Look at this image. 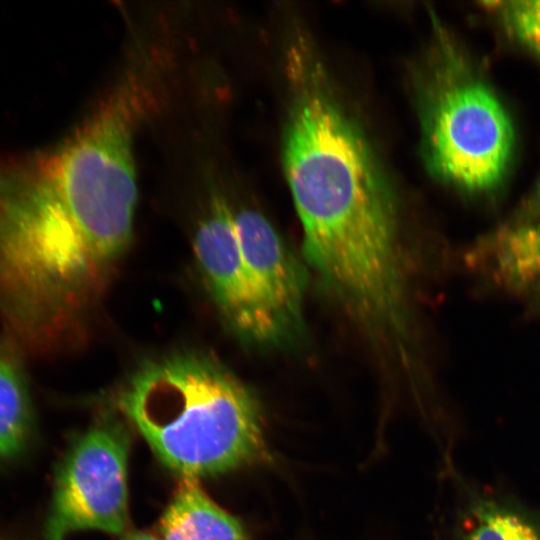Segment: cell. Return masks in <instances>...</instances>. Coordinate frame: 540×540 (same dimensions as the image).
Returning <instances> with one entry per match:
<instances>
[{"label":"cell","instance_id":"obj_2","mask_svg":"<svg viewBox=\"0 0 540 540\" xmlns=\"http://www.w3.org/2000/svg\"><path fill=\"white\" fill-rule=\"evenodd\" d=\"M118 404L159 459L184 478L268 462L255 393L211 355L182 351L142 363Z\"/></svg>","mask_w":540,"mask_h":540},{"label":"cell","instance_id":"obj_10","mask_svg":"<svg viewBox=\"0 0 540 540\" xmlns=\"http://www.w3.org/2000/svg\"><path fill=\"white\" fill-rule=\"evenodd\" d=\"M31 400L16 360L0 349V457L17 454L31 426Z\"/></svg>","mask_w":540,"mask_h":540},{"label":"cell","instance_id":"obj_11","mask_svg":"<svg viewBox=\"0 0 540 540\" xmlns=\"http://www.w3.org/2000/svg\"><path fill=\"white\" fill-rule=\"evenodd\" d=\"M506 31L540 58V0L491 2Z\"/></svg>","mask_w":540,"mask_h":540},{"label":"cell","instance_id":"obj_12","mask_svg":"<svg viewBox=\"0 0 540 540\" xmlns=\"http://www.w3.org/2000/svg\"><path fill=\"white\" fill-rule=\"evenodd\" d=\"M540 218V178L533 190L503 224L516 226L533 222Z\"/></svg>","mask_w":540,"mask_h":540},{"label":"cell","instance_id":"obj_14","mask_svg":"<svg viewBox=\"0 0 540 540\" xmlns=\"http://www.w3.org/2000/svg\"><path fill=\"white\" fill-rule=\"evenodd\" d=\"M122 540H159L155 537H153L149 533L145 532H133L128 535H126Z\"/></svg>","mask_w":540,"mask_h":540},{"label":"cell","instance_id":"obj_7","mask_svg":"<svg viewBox=\"0 0 540 540\" xmlns=\"http://www.w3.org/2000/svg\"><path fill=\"white\" fill-rule=\"evenodd\" d=\"M234 219L252 281L289 338L302 327L306 273L263 215L242 209Z\"/></svg>","mask_w":540,"mask_h":540},{"label":"cell","instance_id":"obj_6","mask_svg":"<svg viewBox=\"0 0 540 540\" xmlns=\"http://www.w3.org/2000/svg\"><path fill=\"white\" fill-rule=\"evenodd\" d=\"M441 473L451 489L452 540H540V507L506 481L479 480L457 465Z\"/></svg>","mask_w":540,"mask_h":540},{"label":"cell","instance_id":"obj_8","mask_svg":"<svg viewBox=\"0 0 540 540\" xmlns=\"http://www.w3.org/2000/svg\"><path fill=\"white\" fill-rule=\"evenodd\" d=\"M465 261L489 288L524 296L540 280V218L522 225H501L479 237Z\"/></svg>","mask_w":540,"mask_h":540},{"label":"cell","instance_id":"obj_13","mask_svg":"<svg viewBox=\"0 0 540 540\" xmlns=\"http://www.w3.org/2000/svg\"><path fill=\"white\" fill-rule=\"evenodd\" d=\"M525 314L529 317H540V280L525 295Z\"/></svg>","mask_w":540,"mask_h":540},{"label":"cell","instance_id":"obj_3","mask_svg":"<svg viewBox=\"0 0 540 540\" xmlns=\"http://www.w3.org/2000/svg\"><path fill=\"white\" fill-rule=\"evenodd\" d=\"M437 48L422 102L428 167L463 191L489 192L499 186L513 154L511 119L459 49L444 40Z\"/></svg>","mask_w":540,"mask_h":540},{"label":"cell","instance_id":"obj_9","mask_svg":"<svg viewBox=\"0 0 540 540\" xmlns=\"http://www.w3.org/2000/svg\"><path fill=\"white\" fill-rule=\"evenodd\" d=\"M161 540H246L242 523L184 478L160 521Z\"/></svg>","mask_w":540,"mask_h":540},{"label":"cell","instance_id":"obj_5","mask_svg":"<svg viewBox=\"0 0 540 540\" xmlns=\"http://www.w3.org/2000/svg\"><path fill=\"white\" fill-rule=\"evenodd\" d=\"M193 248L213 302L237 336L255 344H277L288 338L252 281L234 212L214 183L208 189Z\"/></svg>","mask_w":540,"mask_h":540},{"label":"cell","instance_id":"obj_4","mask_svg":"<svg viewBox=\"0 0 540 540\" xmlns=\"http://www.w3.org/2000/svg\"><path fill=\"white\" fill-rule=\"evenodd\" d=\"M129 435L115 418L92 425L69 449L57 473L45 525L48 540L80 530L121 534L128 525Z\"/></svg>","mask_w":540,"mask_h":540},{"label":"cell","instance_id":"obj_1","mask_svg":"<svg viewBox=\"0 0 540 540\" xmlns=\"http://www.w3.org/2000/svg\"><path fill=\"white\" fill-rule=\"evenodd\" d=\"M291 67L284 168L305 257L365 326L398 334L407 312L391 196L319 64L300 51Z\"/></svg>","mask_w":540,"mask_h":540}]
</instances>
